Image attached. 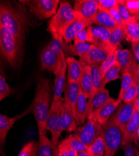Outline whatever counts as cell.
Returning a JSON list of instances; mask_svg holds the SVG:
<instances>
[{
	"label": "cell",
	"mask_w": 139,
	"mask_h": 156,
	"mask_svg": "<svg viewBox=\"0 0 139 156\" xmlns=\"http://www.w3.org/2000/svg\"><path fill=\"white\" fill-rule=\"evenodd\" d=\"M74 9L87 21L93 24V20L99 11L98 1L78 0L75 1Z\"/></svg>",
	"instance_id": "obj_13"
},
{
	"label": "cell",
	"mask_w": 139,
	"mask_h": 156,
	"mask_svg": "<svg viewBox=\"0 0 139 156\" xmlns=\"http://www.w3.org/2000/svg\"><path fill=\"white\" fill-rule=\"evenodd\" d=\"M87 152L90 156H105V146L102 137H98L91 146L87 147Z\"/></svg>",
	"instance_id": "obj_32"
},
{
	"label": "cell",
	"mask_w": 139,
	"mask_h": 156,
	"mask_svg": "<svg viewBox=\"0 0 139 156\" xmlns=\"http://www.w3.org/2000/svg\"><path fill=\"white\" fill-rule=\"evenodd\" d=\"M60 59L61 58H58L51 50L46 47L42 50L41 53V68L52 72L54 74L59 66Z\"/></svg>",
	"instance_id": "obj_18"
},
{
	"label": "cell",
	"mask_w": 139,
	"mask_h": 156,
	"mask_svg": "<svg viewBox=\"0 0 139 156\" xmlns=\"http://www.w3.org/2000/svg\"><path fill=\"white\" fill-rule=\"evenodd\" d=\"M68 64V81L80 83L83 71V66L80 62L73 57L66 58Z\"/></svg>",
	"instance_id": "obj_21"
},
{
	"label": "cell",
	"mask_w": 139,
	"mask_h": 156,
	"mask_svg": "<svg viewBox=\"0 0 139 156\" xmlns=\"http://www.w3.org/2000/svg\"><path fill=\"white\" fill-rule=\"evenodd\" d=\"M92 23L85 20L80 14L77 19L71 23L63 34V39L66 43L74 41L76 34L81 30L91 27Z\"/></svg>",
	"instance_id": "obj_17"
},
{
	"label": "cell",
	"mask_w": 139,
	"mask_h": 156,
	"mask_svg": "<svg viewBox=\"0 0 139 156\" xmlns=\"http://www.w3.org/2000/svg\"><path fill=\"white\" fill-rule=\"evenodd\" d=\"M58 149H69L77 151L78 152L87 151V147L79 141L78 139L74 137L72 134H70L64 140H62L57 146Z\"/></svg>",
	"instance_id": "obj_28"
},
{
	"label": "cell",
	"mask_w": 139,
	"mask_h": 156,
	"mask_svg": "<svg viewBox=\"0 0 139 156\" xmlns=\"http://www.w3.org/2000/svg\"><path fill=\"white\" fill-rule=\"evenodd\" d=\"M101 125L96 120H88L72 135L85 146L89 147L100 136Z\"/></svg>",
	"instance_id": "obj_8"
},
{
	"label": "cell",
	"mask_w": 139,
	"mask_h": 156,
	"mask_svg": "<svg viewBox=\"0 0 139 156\" xmlns=\"http://www.w3.org/2000/svg\"><path fill=\"white\" fill-rule=\"evenodd\" d=\"M135 111L134 101L129 103L121 102L113 115L116 123L123 129L127 124Z\"/></svg>",
	"instance_id": "obj_15"
},
{
	"label": "cell",
	"mask_w": 139,
	"mask_h": 156,
	"mask_svg": "<svg viewBox=\"0 0 139 156\" xmlns=\"http://www.w3.org/2000/svg\"><path fill=\"white\" fill-rule=\"evenodd\" d=\"M51 102V84L49 79L40 77L37 82L36 93L33 102V111L39 134L46 135V122Z\"/></svg>",
	"instance_id": "obj_2"
},
{
	"label": "cell",
	"mask_w": 139,
	"mask_h": 156,
	"mask_svg": "<svg viewBox=\"0 0 139 156\" xmlns=\"http://www.w3.org/2000/svg\"><path fill=\"white\" fill-rule=\"evenodd\" d=\"M88 28L92 36V45L105 49L111 53L114 52L112 49L109 43L111 30L99 26H94V27L91 26Z\"/></svg>",
	"instance_id": "obj_11"
},
{
	"label": "cell",
	"mask_w": 139,
	"mask_h": 156,
	"mask_svg": "<svg viewBox=\"0 0 139 156\" xmlns=\"http://www.w3.org/2000/svg\"><path fill=\"white\" fill-rule=\"evenodd\" d=\"M22 2L26 4L31 13L40 20L53 17L60 3L59 0H33Z\"/></svg>",
	"instance_id": "obj_7"
},
{
	"label": "cell",
	"mask_w": 139,
	"mask_h": 156,
	"mask_svg": "<svg viewBox=\"0 0 139 156\" xmlns=\"http://www.w3.org/2000/svg\"><path fill=\"white\" fill-rule=\"evenodd\" d=\"M78 156H90L87 151L78 152Z\"/></svg>",
	"instance_id": "obj_49"
},
{
	"label": "cell",
	"mask_w": 139,
	"mask_h": 156,
	"mask_svg": "<svg viewBox=\"0 0 139 156\" xmlns=\"http://www.w3.org/2000/svg\"><path fill=\"white\" fill-rule=\"evenodd\" d=\"M137 140H138V142L139 141V127H138L137 131Z\"/></svg>",
	"instance_id": "obj_51"
},
{
	"label": "cell",
	"mask_w": 139,
	"mask_h": 156,
	"mask_svg": "<svg viewBox=\"0 0 139 156\" xmlns=\"http://www.w3.org/2000/svg\"><path fill=\"white\" fill-rule=\"evenodd\" d=\"M137 96V84L135 83L128 89L124 91L121 95L119 96V98L122 102L129 103L134 101Z\"/></svg>",
	"instance_id": "obj_35"
},
{
	"label": "cell",
	"mask_w": 139,
	"mask_h": 156,
	"mask_svg": "<svg viewBox=\"0 0 139 156\" xmlns=\"http://www.w3.org/2000/svg\"><path fill=\"white\" fill-rule=\"evenodd\" d=\"M123 26L126 33V40L131 43L139 41V21L125 23Z\"/></svg>",
	"instance_id": "obj_30"
},
{
	"label": "cell",
	"mask_w": 139,
	"mask_h": 156,
	"mask_svg": "<svg viewBox=\"0 0 139 156\" xmlns=\"http://www.w3.org/2000/svg\"><path fill=\"white\" fill-rule=\"evenodd\" d=\"M93 24L110 30H112L119 25L107 11L99 9L94 18Z\"/></svg>",
	"instance_id": "obj_26"
},
{
	"label": "cell",
	"mask_w": 139,
	"mask_h": 156,
	"mask_svg": "<svg viewBox=\"0 0 139 156\" xmlns=\"http://www.w3.org/2000/svg\"><path fill=\"white\" fill-rule=\"evenodd\" d=\"M138 144H139V141H138Z\"/></svg>",
	"instance_id": "obj_53"
},
{
	"label": "cell",
	"mask_w": 139,
	"mask_h": 156,
	"mask_svg": "<svg viewBox=\"0 0 139 156\" xmlns=\"http://www.w3.org/2000/svg\"><path fill=\"white\" fill-rule=\"evenodd\" d=\"M87 98L81 91L79 95L77 105H76V116L75 119L78 125L83 124L88 116V101Z\"/></svg>",
	"instance_id": "obj_27"
},
{
	"label": "cell",
	"mask_w": 139,
	"mask_h": 156,
	"mask_svg": "<svg viewBox=\"0 0 139 156\" xmlns=\"http://www.w3.org/2000/svg\"><path fill=\"white\" fill-rule=\"evenodd\" d=\"M100 136L104 143L105 156H115L118 149L122 146L124 133L113 115L106 123L101 125Z\"/></svg>",
	"instance_id": "obj_4"
},
{
	"label": "cell",
	"mask_w": 139,
	"mask_h": 156,
	"mask_svg": "<svg viewBox=\"0 0 139 156\" xmlns=\"http://www.w3.org/2000/svg\"><path fill=\"white\" fill-rule=\"evenodd\" d=\"M64 102V98H63L57 102H51L46 122V129L51 133V141L56 146H58L59 144V139L63 131L61 126V115Z\"/></svg>",
	"instance_id": "obj_6"
},
{
	"label": "cell",
	"mask_w": 139,
	"mask_h": 156,
	"mask_svg": "<svg viewBox=\"0 0 139 156\" xmlns=\"http://www.w3.org/2000/svg\"><path fill=\"white\" fill-rule=\"evenodd\" d=\"M110 15L112 16V18L116 21V22L120 25H123L125 24V22L122 18L120 12L117 9V7L116 8H113L111 10H110L109 12Z\"/></svg>",
	"instance_id": "obj_46"
},
{
	"label": "cell",
	"mask_w": 139,
	"mask_h": 156,
	"mask_svg": "<svg viewBox=\"0 0 139 156\" xmlns=\"http://www.w3.org/2000/svg\"><path fill=\"white\" fill-rule=\"evenodd\" d=\"M58 156H78V152L69 149H58Z\"/></svg>",
	"instance_id": "obj_47"
},
{
	"label": "cell",
	"mask_w": 139,
	"mask_h": 156,
	"mask_svg": "<svg viewBox=\"0 0 139 156\" xmlns=\"http://www.w3.org/2000/svg\"><path fill=\"white\" fill-rule=\"evenodd\" d=\"M14 93L15 90L8 85L5 77L2 74L0 75V100H3Z\"/></svg>",
	"instance_id": "obj_40"
},
{
	"label": "cell",
	"mask_w": 139,
	"mask_h": 156,
	"mask_svg": "<svg viewBox=\"0 0 139 156\" xmlns=\"http://www.w3.org/2000/svg\"><path fill=\"white\" fill-rule=\"evenodd\" d=\"M125 3L126 1H125V0H119L117 5V9L125 23L137 21L135 16H133L129 13L127 7H126Z\"/></svg>",
	"instance_id": "obj_38"
},
{
	"label": "cell",
	"mask_w": 139,
	"mask_h": 156,
	"mask_svg": "<svg viewBox=\"0 0 139 156\" xmlns=\"http://www.w3.org/2000/svg\"><path fill=\"white\" fill-rule=\"evenodd\" d=\"M19 118V116L9 118L6 115H0V144L2 152L9 131Z\"/></svg>",
	"instance_id": "obj_24"
},
{
	"label": "cell",
	"mask_w": 139,
	"mask_h": 156,
	"mask_svg": "<svg viewBox=\"0 0 139 156\" xmlns=\"http://www.w3.org/2000/svg\"><path fill=\"white\" fill-rule=\"evenodd\" d=\"M112 98L109 94V90L106 88L92 94L88 101V120H96V114L99 110Z\"/></svg>",
	"instance_id": "obj_9"
},
{
	"label": "cell",
	"mask_w": 139,
	"mask_h": 156,
	"mask_svg": "<svg viewBox=\"0 0 139 156\" xmlns=\"http://www.w3.org/2000/svg\"><path fill=\"white\" fill-rule=\"evenodd\" d=\"M64 101L70 107L74 117L76 116V105L81 91L80 83L67 81L64 88Z\"/></svg>",
	"instance_id": "obj_16"
},
{
	"label": "cell",
	"mask_w": 139,
	"mask_h": 156,
	"mask_svg": "<svg viewBox=\"0 0 139 156\" xmlns=\"http://www.w3.org/2000/svg\"><path fill=\"white\" fill-rule=\"evenodd\" d=\"M28 24V20L24 8L8 2H1L0 25L3 26L15 36L21 47Z\"/></svg>",
	"instance_id": "obj_1"
},
{
	"label": "cell",
	"mask_w": 139,
	"mask_h": 156,
	"mask_svg": "<svg viewBox=\"0 0 139 156\" xmlns=\"http://www.w3.org/2000/svg\"><path fill=\"white\" fill-rule=\"evenodd\" d=\"M63 41L64 40L59 37H53L52 41L47 46L51 50L54 54H56L58 58L65 56L64 51H63Z\"/></svg>",
	"instance_id": "obj_34"
},
{
	"label": "cell",
	"mask_w": 139,
	"mask_h": 156,
	"mask_svg": "<svg viewBox=\"0 0 139 156\" xmlns=\"http://www.w3.org/2000/svg\"><path fill=\"white\" fill-rule=\"evenodd\" d=\"M121 79V87L119 96L121 95L124 91L128 89L135 83V80L133 76L129 72H125L122 73Z\"/></svg>",
	"instance_id": "obj_41"
},
{
	"label": "cell",
	"mask_w": 139,
	"mask_h": 156,
	"mask_svg": "<svg viewBox=\"0 0 139 156\" xmlns=\"http://www.w3.org/2000/svg\"><path fill=\"white\" fill-rule=\"evenodd\" d=\"M133 142L124 139L122 147L124 150L125 156H136L135 154L134 149L133 148Z\"/></svg>",
	"instance_id": "obj_45"
},
{
	"label": "cell",
	"mask_w": 139,
	"mask_h": 156,
	"mask_svg": "<svg viewBox=\"0 0 139 156\" xmlns=\"http://www.w3.org/2000/svg\"><path fill=\"white\" fill-rule=\"evenodd\" d=\"M125 5L130 15L139 16V0H127Z\"/></svg>",
	"instance_id": "obj_44"
},
{
	"label": "cell",
	"mask_w": 139,
	"mask_h": 156,
	"mask_svg": "<svg viewBox=\"0 0 139 156\" xmlns=\"http://www.w3.org/2000/svg\"><path fill=\"white\" fill-rule=\"evenodd\" d=\"M38 144L35 142H30L25 144L17 156H37Z\"/></svg>",
	"instance_id": "obj_37"
},
{
	"label": "cell",
	"mask_w": 139,
	"mask_h": 156,
	"mask_svg": "<svg viewBox=\"0 0 139 156\" xmlns=\"http://www.w3.org/2000/svg\"><path fill=\"white\" fill-rule=\"evenodd\" d=\"M136 76H137V77L138 78V80H139V64H138V66H137V69H136V71H135V74H134ZM133 75V76H134Z\"/></svg>",
	"instance_id": "obj_50"
},
{
	"label": "cell",
	"mask_w": 139,
	"mask_h": 156,
	"mask_svg": "<svg viewBox=\"0 0 139 156\" xmlns=\"http://www.w3.org/2000/svg\"><path fill=\"white\" fill-rule=\"evenodd\" d=\"M126 38V33L123 25H117L110 31L109 43L113 51L118 49L121 42Z\"/></svg>",
	"instance_id": "obj_29"
},
{
	"label": "cell",
	"mask_w": 139,
	"mask_h": 156,
	"mask_svg": "<svg viewBox=\"0 0 139 156\" xmlns=\"http://www.w3.org/2000/svg\"><path fill=\"white\" fill-rule=\"evenodd\" d=\"M112 53L111 52L105 49L92 45L90 51L86 55L81 57L79 61L82 66H85V65L100 66Z\"/></svg>",
	"instance_id": "obj_14"
},
{
	"label": "cell",
	"mask_w": 139,
	"mask_h": 156,
	"mask_svg": "<svg viewBox=\"0 0 139 156\" xmlns=\"http://www.w3.org/2000/svg\"><path fill=\"white\" fill-rule=\"evenodd\" d=\"M122 101L118 99L112 98L106 105L101 108L96 114V121L100 124L103 125L113 115V112L119 107Z\"/></svg>",
	"instance_id": "obj_20"
},
{
	"label": "cell",
	"mask_w": 139,
	"mask_h": 156,
	"mask_svg": "<svg viewBox=\"0 0 139 156\" xmlns=\"http://www.w3.org/2000/svg\"><path fill=\"white\" fill-rule=\"evenodd\" d=\"M61 121L62 131L68 133L75 132L77 130L78 123L70 107L64 101L62 105L61 115Z\"/></svg>",
	"instance_id": "obj_19"
},
{
	"label": "cell",
	"mask_w": 139,
	"mask_h": 156,
	"mask_svg": "<svg viewBox=\"0 0 139 156\" xmlns=\"http://www.w3.org/2000/svg\"><path fill=\"white\" fill-rule=\"evenodd\" d=\"M91 67L92 81V94H94L106 87L103 83V77L100 75V66L99 65H91Z\"/></svg>",
	"instance_id": "obj_31"
},
{
	"label": "cell",
	"mask_w": 139,
	"mask_h": 156,
	"mask_svg": "<svg viewBox=\"0 0 139 156\" xmlns=\"http://www.w3.org/2000/svg\"><path fill=\"white\" fill-rule=\"evenodd\" d=\"M137 156H139V154H137Z\"/></svg>",
	"instance_id": "obj_52"
},
{
	"label": "cell",
	"mask_w": 139,
	"mask_h": 156,
	"mask_svg": "<svg viewBox=\"0 0 139 156\" xmlns=\"http://www.w3.org/2000/svg\"><path fill=\"white\" fill-rule=\"evenodd\" d=\"M132 47L134 55L138 64H139V41L132 43Z\"/></svg>",
	"instance_id": "obj_48"
},
{
	"label": "cell",
	"mask_w": 139,
	"mask_h": 156,
	"mask_svg": "<svg viewBox=\"0 0 139 156\" xmlns=\"http://www.w3.org/2000/svg\"><path fill=\"white\" fill-rule=\"evenodd\" d=\"M117 62V58L115 52H113L110 56L103 62V63L100 66V73L103 79L104 78L107 71L111 68L113 65Z\"/></svg>",
	"instance_id": "obj_39"
},
{
	"label": "cell",
	"mask_w": 139,
	"mask_h": 156,
	"mask_svg": "<svg viewBox=\"0 0 139 156\" xmlns=\"http://www.w3.org/2000/svg\"><path fill=\"white\" fill-rule=\"evenodd\" d=\"M74 44L70 46L71 51L74 55L79 56V57H82L86 55L88 52L90 51L92 45L88 43L78 42L74 41Z\"/></svg>",
	"instance_id": "obj_33"
},
{
	"label": "cell",
	"mask_w": 139,
	"mask_h": 156,
	"mask_svg": "<svg viewBox=\"0 0 139 156\" xmlns=\"http://www.w3.org/2000/svg\"><path fill=\"white\" fill-rule=\"evenodd\" d=\"M115 53L122 74L129 72L133 76L137 68L138 63L132 52L129 49H118L115 51Z\"/></svg>",
	"instance_id": "obj_12"
},
{
	"label": "cell",
	"mask_w": 139,
	"mask_h": 156,
	"mask_svg": "<svg viewBox=\"0 0 139 156\" xmlns=\"http://www.w3.org/2000/svg\"><path fill=\"white\" fill-rule=\"evenodd\" d=\"M81 89L87 98H89L92 92L91 67L90 65L83 66V71L80 80Z\"/></svg>",
	"instance_id": "obj_25"
},
{
	"label": "cell",
	"mask_w": 139,
	"mask_h": 156,
	"mask_svg": "<svg viewBox=\"0 0 139 156\" xmlns=\"http://www.w3.org/2000/svg\"><path fill=\"white\" fill-rule=\"evenodd\" d=\"M119 0H99V9L109 12L117 7Z\"/></svg>",
	"instance_id": "obj_43"
},
{
	"label": "cell",
	"mask_w": 139,
	"mask_h": 156,
	"mask_svg": "<svg viewBox=\"0 0 139 156\" xmlns=\"http://www.w3.org/2000/svg\"><path fill=\"white\" fill-rule=\"evenodd\" d=\"M57 146H54L46 134H39L37 156H58Z\"/></svg>",
	"instance_id": "obj_22"
},
{
	"label": "cell",
	"mask_w": 139,
	"mask_h": 156,
	"mask_svg": "<svg viewBox=\"0 0 139 156\" xmlns=\"http://www.w3.org/2000/svg\"><path fill=\"white\" fill-rule=\"evenodd\" d=\"M1 53L12 68L18 66L20 62L21 46L16 38L5 27L0 25Z\"/></svg>",
	"instance_id": "obj_5"
},
{
	"label": "cell",
	"mask_w": 139,
	"mask_h": 156,
	"mask_svg": "<svg viewBox=\"0 0 139 156\" xmlns=\"http://www.w3.org/2000/svg\"><path fill=\"white\" fill-rule=\"evenodd\" d=\"M79 16V12L74 9L69 2L62 1L60 3L56 14L49 21L47 30L53 37L63 39L65 30Z\"/></svg>",
	"instance_id": "obj_3"
},
{
	"label": "cell",
	"mask_w": 139,
	"mask_h": 156,
	"mask_svg": "<svg viewBox=\"0 0 139 156\" xmlns=\"http://www.w3.org/2000/svg\"><path fill=\"white\" fill-rule=\"evenodd\" d=\"M120 72V68L119 66V64L118 62H117L116 64L110 68L107 73H106L104 78H103V83L104 85L106 86V85L112 81L116 80L119 78H120L119 73Z\"/></svg>",
	"instance_id": "obj_36"
},
{
	"label": "cell",
	"mask_w": 139,
	"mask_h": 156,
	"mask_svg": "<svg viewBox=\"0 0 139 156\" xmlns=\"http://www.w3.org/2000/svg\"><path fill=\"white\" fill-rule=\"evenodd\" d=\"M68 64L65 56L61 58L59 66L54 74L55 80L53 88V101L57 102L62 99V94L64 90Z\"/></svg>",
	"instance_id": "obj_10"
},
{
	"label": "cell",
	"mask_w": 139,
	"mask_h": 156,
	"mask_svg": "<svg viewBox=\"0 0 139 156\" xmlns=\"http://www.w3.org/2000/svg\"><path fill=\"white\" fill-rule=\"evenodd\" d=\"M74 41L91 43L92 36L89 28H87L79 31L75 36Z\"/></svg>",
	"instance_id": "obj_42"
},
{
	"label": "cell",
	"mask_w": 139,
	"mask_h": 156,
	"mask_svg": "<svg viewBox=\"0 0 139 156\" xmlns=\"http://www.w3.org/2000/svg\"><path fill=\"white\" fill-rule=\"evenodd\" d=\"M139 127V112L135 111L131 119L123 129L124 139L132 142L138 143L137 131Z\"/></svg>",
	"instance_id": "obj_23"
}]
</instances>
